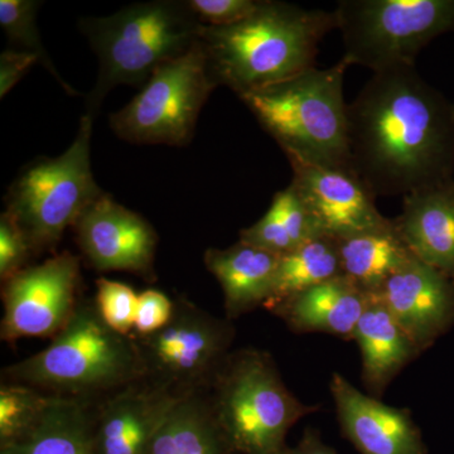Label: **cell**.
<instances>
[{"label":"cell","mask_w":454,"mask_h":454,"mask_svg":"<svg viewBox=\"0 0 454 454\" xmlns=\"http://www.w3.org/2000/svg\"><path fill=\"white\" fill-rule=\"evenodd\" d=\"M216 88L200 41L186 55L158 67L136 98L110 116V125L134 145L186 146Z\"/></svg>","instance_id":"obj_9"},{"label":"cell","mask_w":454,"mask_h":454,"mask_svg":"<svg viewBox=\"0 0 454 454\" xmlns=\"http://www.w3.org/2000/svg\"><path fill=\"white\" fill-rule=\"evenodd\" d=\"M393 223L415 259L454 280V178L403 197Z\"/></svg>","instance_id":"obj_17"},{"label":"cell","mask_w":454,"mask_h":454,"mask_svg":"<svg viewBox=\"0 0 454 454\" xmlns=\"http://www.w3.org/2000/svg\"><path fill=\"white\" fill-rule=\"evenodd\" d=\"M175 301L157 289H146L140 293L134 334L145 337L162 330L170 321Z\"/></svg>","instance_id":"obj_30"},{"label":"cell","mask_w":454,"mask_h":454,"mask_svg":"<svg viewBox=\"0 0 454 454\" xmlns=\"http://www.w3.org/2000/svg\"><path fill=\"white\" fill-rule=\"evenodd\" d=\"M333 12L342 59L373 74L415 66L424 47L454 32V0H340Z\"/></svg>","instance_id":"obj_8"},{"label":"cell","mask_w":454,"mask_h":454,"mask_svg":"<svg viewBox=\"0 0 454 454\" xmlns=\"http://www.w3.org/2000/svg\"><path fill=\"white\" fill-rule=\"evenodd\" d=\"M38 8L40 3L35 0H0V26L9 41L16 44V50L26 51L38 56L41 65L55 77L67 94H77L76 90L62 79L42 43L37 27Z\"/></svg>","instance_id":"obj_25"},{"label":"cell","mask_w":454,"mask_h":454,"mask_svg":"<svg viewBox=\"0 0 454 454\" xmlns=\"http://www.w3.org/2000/svg\"><path fill=\"white\" fill-rule=\"evenodd\" d=\"M330 390L342 434L360 454H428L409 409L384 404L337 372Z\"/></svg>","instance_id":"obj_15"},{"label":"cell","mask_w":454,"mask_h":454,"mask_svg":"<svg viewBox=\"0 0 454 454\" xmlns=\"http://www.w3.org/2000/svg\"><path fill=\"white\" fill-rule=\"evenodd\" d=\"M3 379L47 395L92 402L145 379V369L133 334L115 333L95 301L82 300L47 348L5 367Z\"/></svg>","instance_id":"obj_3"},{"label":"cell","mask_w":454,"mask_h":454,"mask_svg":"<svg viewBox=\"0 0 454 454\" xmlns=\"http://www.w3.org/2000/svg\"><path fill=\"white\" fill-rule=\"evenodd\" d=\"M370 301L372 294L340 276L294 295L271 313L294 333H327L352 340Z\"/></svg>","instance_id":"obj_18"},{"label":"cell","mask_w":454,"mask_h":454,"mask_svg":"<svg viewBox=\"0 0 454 454\" xmlns=\"http://www.w3.org/2000/svg\"><path fill=\"white\" fill-rule=\"evenodd\" d=\"M372 295L389 309L422 354L454 325V280L418 259Z\"/></svg>","instance_id":"obj_14"},{"label":"cell","mask_w":454,"mask_h":454,"mask_svg":"<svg viewBox=\"0 0 454 454\" xmlns=\"http://www.w3.org/2000/svg\"><path fill=\"white\" fill-rule=\"evenodd\" d=\"M262 0H188V7L202 25L226 27L253 16Z\"/></svg>","instance_id":"obj_29"},{"label":"cell","mask_w":454,"mask_h":454,"mask_svg":"<svg viewBox=\"0 0 454 454\" xmlns=\"http://www.w3.org/2000/svg\"><path fill=\"white\" fill-rule=\"evenodd\" d=\"M92 115L80 121L73 145L56 158L27 167L5 197V214L20 226L33 254L53 249L68 227L104 195L91 170Z\"/></svg>","instance_id":"obj_7"},{"label":"cell","mask_w":454,"mask_h":454,"mask_svg":"<svg viewBox=\"0 0 454 454\" xmlns=\"http://www.w3.org/2000/svg\"><path fill=\"white\" fill-rule=\"evenodd\" d=\"M348 168L373 197L454 176V103L403 66L372 74L348 106Z\"/></svg>","instance_id":"obj_1"},{"label":"cell","mask_w":454,"mask_h":454,"mask_svg":"<svg viewBox=\"0 0 454 454\" xmlns=\"http://www.w3.org/2000/svg\"><path fill=\"white\" fill-rule=\"evenodd\" d=\"M51 395L22 384L0 387V446L22 437L37 423Z\"/></svg>","instance_id":"obj_26"},{"label":"cell","mask_w":454,"mask_h":454,"mask_svg":"<svg viewBox=\"0 0 454 454\" xmlns=\"http://www.w3.org/2000/svg\"><path fill=\"white\" fill-rule=\"evenodd\" d=\"M0 454H98L94 403L51 395L37 423Z\"/></svg>","instance_id":"obj_21"},{"label":"cell","mask_w":454,"mask_h":454,"mask_svg":"<svg viewBox=\"0 0 454 454\" xmlns=\"http://www.w3.org/2000/svg\"><path fill=\"white\" fill-rule=\"evenodd\" d=\"M280 256L255 245L238 243L226 249H207L206 268L223 293L226 318L247 315L267 303Z\"/></svg>","instance_id":"obj_19"},{"label":"cell","mask_w":454,"mask_h":454,"mask_svg":"<svg viewBox=\"0 0 454 454\" xmlns=\"http://www.w3.org/2000/svg\"><path fill=\"white\" fill-rule=\"evenodd\" d=\"M145 454H234L212 413L207 394L179 396Z\"/></svg>","instance_id":"obj_22"},{"label":"cell","mask_w":454,"mask_h":454,"mask_svg":"<svg viewBox=\"0 0 454 454\" xmlns=\"http://www.w3.org/2000/svg\"><path fill=\"white\" fill-rule=\"evenodd\" d=\"M80 279L79 258L62 252L42 264L23 269L3 283L2 340H52L67 325L79 304Z\"/></svg>","instance_id":"obj_11"},{"label":"cell","mask_w":454,"mask_h":454,"mask_svg":"<svg viewBox=\"0 0 454 454\" xmlns=\"http://www.w3.org/2000/svg\"><path fill=\"white\" fill-rule=\"evenodd\" d=\"M342 276L373 294L414 256L403 243L393 220L380 229L337 239Z\"/></svg>","instance_id":"obj_23"},{"label":"cell","mask_w":454,"mask_h":454,"mask_svg":"<svg viewBox=\"0 0 454 454\" xmlns=\"http://www.w3.org/2000/svg\"><path fill=\"white\" fill-rule=\"evenodd\" d=\"M35 64H41L31 52L11 49L0 55V98H4Z\"/></svg>","instance_id":"obj_31"},{"label":"cell","mask_w":454,"mask_h":454,"mask_svg":"<svg viewBox=\"0 0 454 454\" xmlns=\"http://www.w3.org/2000/svg\"><path fill=\"white\" fill-rule=\"evenodd\" d=\"M139 294L128 284L98 279L95 304L101 318L115 333L130 336L136 325Z\"/></svg>","instance_id":"obj_27"},{"label":"cell","mask_w":454,"mask_h":454,"mask_svg":"<svg viewBox=\"0 0 454 454\" xmlns=\"http://www.w3.org/2000/svg\"><path fill=\"white\" fill-rule=\"evenodd\" d=\"M142 357L145 379L179 396L206 393L231 354L235 327L187 300L175 301L162 330L133 334Z\"/></svg>","instance_id":"obj_10"},{"label":"cell","mask_w":454,"mask_h":454,"mask_svg":"<svg viewBox=\"0 0 454 454\" xmlns=\"http://www.w3.org/2000/svg\"><path fill=\"white\" fill-rule=\"evenodd\" d=\"M294 186L319 234L334 239L380 229L390 219L376 208L375 197L349 170L291 163Z\"/></svg>","instance_id":"obj_13"},{"label":"cell","mask_w":454,"mask_h":454,"mask_svg":"<svg viewBox=\"0 0 454 454\" xmlns=\"http://www.w3.org/2000/svg\"><path fill=\"white\" fill-rule=\"evenodd\" d=\"M288 454H337V452L322 441L319 430L306 428L301 441L294 447H289Z\"/></svg>","instance_id":"obj_32"},{"label":"cell","mask_w":454,"mask_h":454,"mask_svg":"<svg viewBox=\"0 0 454 454\" xmlns=\"http://www.w3.org/2000/svg\"><path fill=\"white\" fill-rule=\"evenodd\" d=\"M80 250L98 271H128L154 280L158 236L137 212L104 193L74 225Z\"/></svg>","instance_id":"obj_12"},{"label":"cell","mask_w":454,"mask_h":454,"mask_svg":"<svg viewBox=\"0 0 454 454\" xmlns=\"http://www.w3.org/2000/svg\"><path fill=\"white\" fill-rule=\"evenodd\" d=\"M345 59L333 67H313L277 85L240 97L289 163L348 168Z\"/></svg>","instance_id":"obj_4"},{"label":"cell","mask_w":454,"mask_h":454,"mask_svg":"<svg viewBox=\"0 0 454 454\" xmlns=\"http://www.w3.org/2000/svg\"><path fill=\"white\" fill-rule=\"evenodd\" d=\"M179 395L140 379L95 405L98 454H145L155 430Z\"/></svg>","instance_id":"obj_16"},{"label":"cell","mask_w":454,"mask_h":454,"mask_svg":"<svg viewBox=\"0 0 454 454\" xmlns=\"http://www.w3.org/2000/svg\"><path fill=\"white\" fill-rule=\"evenodd\" d=\"M215 419L234 454H286V435L318 406L301 403L262 349L231 352L206 391Z\"/></svg>","instance_id":"obj_6"},{"label":"cell","mask_w":454,"mask_h":454,"mask_svg":"<svg viewBox=\"0 0 454 454\" xmlns=\"http://www.w3.org/2000/svg\"><path fill=\"white\" fill-rule=\"evenodd\" d=\"M286 454H288V453H286Z\"/></svg>","instance_id":"obj_33"},{"label":"cell","mask_w":454,"mask_h":454,"mask_svg":"<svg viewBox=\"0 0 454 454\" xmlns=\"http://www.w3.org/2000/svg\"><path fill=\"white\" fill-rule=\"evenodd\" d=\"M33 255L31 245L20 226L8 214L0 216V278L7 282L20 270Z\"/></svg>","instance_id":"obj_28"},{"label":"cell","mask_w":454,"mask_h":454,"mask_svg":"<svg viewBox=\"0 0 454 454\" xmlns=\"http://www.w3.org/2000/svg\"><path fill=\"white\" fill-rule=\"evenodd\" d=\"M342 276L337 239L318 235L280 256L273 288L262 309L273 312L294 295Z\"/></svg>","instance_id":"obj_24"},{"label":"cell","mask_w":454,"mask_h":454,"mask_svg":"<svg viewBox=\"0 0 454 454\" xmlns=\"http://www.w3.org/2000/svg\"><path fill=\"white\" fill-rule=\"evenodd\" d=\"M82 27L100 66L88 98L92 115L116 86L143 88L158 67L186 55L199 43L203 25L187 2L154 0L90 18Z\"/></svg>","instance_id":"obj_5"},{"label":"cell","mask_w":454,"mask_h":454,"mask_svg":"<svg viewBox=\"0 0 454 454\" xmlns=\"http://www.w3.org/2000/svg\"><path fill=\"white\" fill-rule=\"evenodd\" d=\"M336 28L334 12L262 0L236 25H203L200 41L217 86L240 98L316 67L319 43Z\"/></svg>","instance_id":"obj_2"},{"label":"cell","mask_w":454,"mask_h":454,"mask_svg":"<svg viewBox=\"0 0 454 454\" xmlns=\"http://www.w3.org/2000/svg\"><path fill=\"white\" fill-rule=\"evenodd\" d=\"M363 358V378L369 395L380 399L390 382L422 352L389 309L372 295L355 328L354 339Z\"/></svg>","instance_id":"obj_20"}]
</instances>
